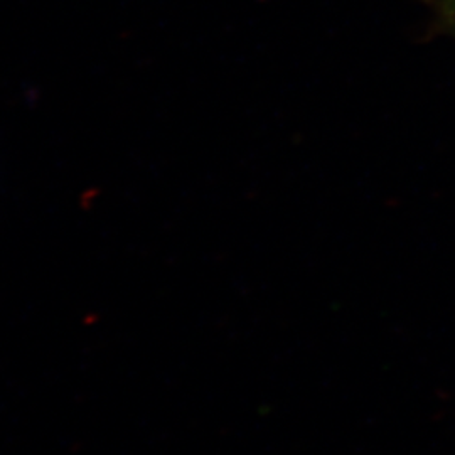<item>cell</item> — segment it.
Listing matches in <instances>:
<instances>
[{
  "instance_id": "obj_1",
  "label": "cell",
  "mask_w": 455,
  "mask_h": 455,
  "mask_svg": "<svg viewBox=\"0 0 455 455\" xmlns=\"http://www.w3.org/2000/svg\"><path fill=\"white\" fill-rule=\"evenodd\" d=\"M432 12L434 29L455 39V0H425Z\"/></svg>"
}]
</instances>
